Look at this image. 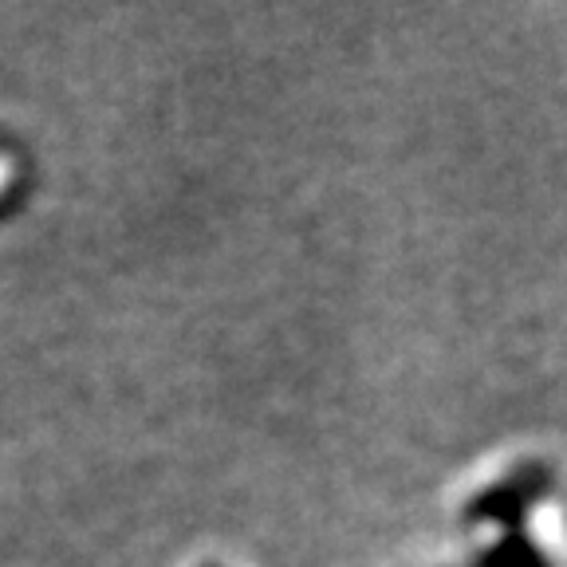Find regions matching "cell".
<instances>
[{
	"label": "cell",
	"instance_id": "6da1fadb",
	"mask_svg": "<svg viewBox=\"0 0 567 567\" xmlns=\"http://www.w3.org/2000/svg\"><path fill=\"white\" fill-rule=\"evenodd\" d=\"M544 488H548V470H544V465H536V470H520L516 477L496 481L493 488H485V493L465 508V520L516 524L524 516V508H528Z\"/></svg>",
	"mask_w": 567,
	"mask_h": 567
},
{
	"label": "cell",
	"instance_id": "7a4b0ae2",
	"mask_svg": "<svg viewBox=\"0 0 567 567\" xmlns=\"http://www.w3.org/2000/svg\"><path fill=\"white\" fill-rule=\"evenodd\" d=\"M481 567H548L544 551L524 536V532H505L493 548L481 556Z\"/></svg>",
	"mask_w": 567,
	"mask_h": 567
}]
</instances>
